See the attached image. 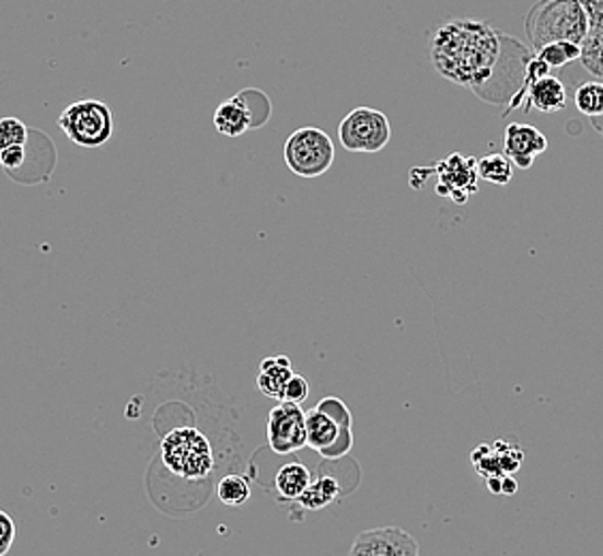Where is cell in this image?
Listing matches in <instances>:
<instances>
[{
    "instance_id": "6da1fadb",
    "label": "cell",
    "mask_w": 603,
    "mask_h": 556,
    "mask_svg": "<svg viewBox=\"0 0 603 556\" xmlns=\"http://www.w3.org/2000/svg\"><path fill=\"white\" fill-rule=\"evenodd\" d=\"M510 42L484 22L452 20L434 33L430 58L441 78L486 99L508 60Z\"/></svg>"
},
{
    "instance_id": "7a4b0ae2",
    "label": "cell",
    "mask_w": 603,
    "mask_h": 556,
    "mask_svg": "<svg viewBox=\"0 0 603 556\" xmlns=\"http://www.w3.org/2000/svg\"><path fill=\"white\" fill-rule=\"evenodd\" d=\"M526 31L535 49L553 42L582 44L589 33V18L580 0H542L526 18Z\"/></svg>"
},
{
    "instance_id": "3957f363",
    "label": "cell",
    "mask_w": 603,
    "mask_h": 556,
    "mask_svg": "<svg viewBox=\"0 0 603 556\" xmlns=\"http://www.w3.org/2000/svg\"><path fill=\"white\" fill-rule=\"evenodd\" d=\"M306 448L320 452L327 461L351 452L353 417L340 398L325 396L317 407L306 412Z\"/></svg>"
},
{
    "instance_id": "277c9868",
    "label": "cell",
    "mask_w": 603,
    "mask_h": 556,
    "mask_svg": "<svg viewBox=\"0 0 603 556\" xmlns=\"http://www.w3.org/2000/svg\"><path fill=\"white\" fill-rule=\"evenodd\" d=\"M165 466L183 479H204L214 468L210 441L195 428H174L161 443Z\"/></svg>"
},
{
    "instance_id": "5b68a950",
    "label": "cell",
    "mask_w": 603,
    "mask_h": 556,
    "mask_svg": "<svg viewBox=\"0 0 603 556\" xmlns=\"http://www.w3.org/2000/svg\"><path fill=\"white\" fill-rule=\"evenodd\" d=\"M58 127L73 143L98 148L114 136V114L107 103L84 99L71 103L58 118Z\"/></svg>"
},
{
    "instance_id": "8992f818",
    "label": "cell",
    "mask_w": 603,
    "mask_h": 556,
    "mask_svg": "<svg viewBox=\"0 0 603 556\" xmlns=\"http://www.w3.org/2000/svg\"><path fill=\"white\" fill-rule=\"evenodd\" d=\"M334 159V141L317 127H302L285 141V165L300 178L324 176Z\"/></svg>"
},
{
    "instance_id": "52a82bcc",
    "label": "cell",
    "mask_w": 603,
    "mask_h": 556,
    "mask_svg": "<svg viewBox=\"0 0 603 556\" xmlns=\"http://www.w3.org/2000/svg\"><path fill=\"white\" fill-rule=\"evenodd\" d=\"M338 139L349 152L376 154L390 143L392 127L383 112L372 107H356L340 120Z\"/></svg>"
},
{
    "instance_id": "ba28073f",
    "label": "cell",
    "mask_w": 603,
    "mask_h": 556,
    "mask_svg": "<svg viewBox=\"0 0 603 556\" xmlns=\"http://www.w3.org/2000/svg\"><path fill=\"white\" fill-rule=\"evenodd\" d=\"M268 445L275 454H295L306 448V412L293 403H280L268 414Z\"/></svg>"
},
{
    "instance_id": "9c48e42d",
    "label": "cell",
    "mask_w": 603,
    "mask_h": 556,
    "mask_svg": "<svg viewBox=\"0 0 603 556\" xmlns=\"http://www.w3.org/2000/svg\"><path fill=\"white\" fill-rule=\"evenodd\" d=\"M349 556H419V544L401 526H381L362 531L353 540Z\"/></svg>"
},
{
    "instance_id": "30bf717a",
    "label": "cell",
    "mask_w": 603,
    "mask_h": 556,
    "mask_svg": "<svg viewBox=\"0 0 603 556\" xmlns=\"http://www.w3.org/2000/svg\"><path fill=\"white\" fill-rule=\"evenodd\" d=\"M434 174L439 176L437 193L464 204L473 193H477V161L473 157H464L461 152H452L448 159L434 165Z\"/></svg>"
},
{
    "instance_id": "8fae6325",
    "label": "cell",
    "mask_w": 603,
    "mask_h": 556,
    "mask_svg": "<svg viewBox=\"0 0 603 556\" xmlns=\"http://www.w3.org/2000/svg\"><path fill=\"white\" fill-rule=\"evenodd\" d=\"M506 157L520 170H529L533 161L546 152L548 139L533 125L511 123L506 129Z\"/></svg>"
},
{
    "instance_id": "7c38bea8",
    "label": "cell",
    "mask_w": 603,
    "mask_h": 556,
    "mask_svg": "<svg viewBox=\"0 0 603 556\" xmlns=\"http://www.w3.org/2000/svg\"><path fill=\"white\" fill-rule=\"evenodd\" d=\"M214 127L225 138H240L253 127V112L244 103V94L232 96L217 107Z\"/></svg>"
},
{
    "instance_id": "4fadbf2b",
    "label": "cell",
    "mask_w": 603,
    "mask_h": 556,
    "mask_svg": "<svg viewBox=\"0 0 603 556\" xmlns=\"http://www.w3.org/2000/svg\"><path fill=\"white\" fill-rule=\"evenodd\" d=\"M526 101H529V107H533L537 112L555 114V112L565 109L567 91L560 80L553 76H546L526 89Z\"/></svg>"
},
{
    "instance_id": "5bb4252c",
    "label": "cell",
    "mask_w": 603,
    "mask_h": 556,
    "mask_svg": "<svg viewBox=\"0 0 603 556\" xmlns=\"http://www.w3.org/2000/svg\"><path fill=\"white\" fill-rule=\"evenodd\" d=\"M291 377H293L291 360L287 356H272V358H266L259 367L257 387L264 396L280 401L282 392H285V385L289 383Z\"/></svg>"
},
{
    "instance_id": "9a60e30c",
    "label": "cell",
    "mask_w": 603,
    "mask_h": 556,
    "mask_svg": "<svg viewBox=\"0 0 603 556\" xmlns=\"http://www.w3.org/2000/svg\"><path fill=\"white\" fill-rule=\"evenodd\" d=\"M311 482H313L311 468L302 463L282 464L275 477L277 493L285 501H298V497L309 488Z\"/></svg>"
},
{
    "instance_id": "2e32d148",
    "label": "cell",
    "mask_w": 603,
    "mask_h": 556,
    "mask_svg": "<svg viewBox=\"0 0 603 556\" xmlns=\"http://www.w3.org/2000/svg\"><path fill=\"white\" fill-rule=\"evenodd\" d=\"M340 495V486L336 482V477L332 475H322L317 479H313L309 484V488L298 497V506L306 511H320L327 508L329 503L336 501V497Z\"/></svg>"
},
{
    "instance_id": "e0dca14e",
    "label": "cell",
    "mask_w": 603,
    "mask_h": 556,
    "mask_svg": "<svg viewBox=\"0 0 603 556\" xmlns=\"http://www.w3.org/2000/svg\"><path fill=\"white\" fill-rule=\"evenodd\" d=\"M477 176L492 185H510L513 178V163L506 154H486L477 161Z\"/></svg>"
},
{
    "instance_id": "ac0fdd59",
    "label": "cell",
    "mask_w": 603,
    "mask_h": 556,
    "mask_svg": "<svg viewBox=\"0 0 603 556\" xmlns=\"http://www.w3.org/2000/svg\"><path fill=\"white\" fill-rule=\"evenodd\" d=\"M217 497L223 506L240 508L251 499V484L242 475H225L217 486Z\"/></svg>"
},
{
    "instance_id": "d6986e66",
    "label": "cell",
    "mask_w": 603,
    "mask_h": 556,
    "mask_svg": "<svg viewBox=\"0 0 603 556\" xmlns=\"http://www.w3.org/2000/svg\"><path fill=\"white\" fill-rule=\"evenodd\" d=\"M576 107L589 118L603 116V82H587L578 86Z\"/></svg>"
},
{
    "instance_id": "ffe728a7",
    "label": "cell",
    "mask_w": 603,
    "mask_h": 556,
    "mask_svg": "<svg viewBox=\"0 0 603 556\" xmlns=\"http://www.w3.org/2000/svg\"><path fill=\"white\" fill-rule=\"evenodd\" d=\"M580 60L589 73L603 78V31H591L580 44Z\"/></svg>"
},
{
    "instance_id": "44dd1931",
    "label": "cell",
    "mask_w": 603,
    "mask_h": 556,
    "mask_svg": "<svg viewBox=\"0 0 603 556\" xmlns=\"http://www.w3.org/2000/svg\"><path fill=\"white\" fill-rule=\"evenodd\" d=\"M537 58L544 60L550 69L553 67H565L580 58V46L571 42H553L537 49Z\"/></svg>"
},
{
    "instance_id": "7402d4cb",
    "label": "cell",
    "mask_w": 603,
    "mask_h": 556,
    "mask_svg": "<svg viewBox=\"0 0 603 556\" xmlns=\"http://www.w3.org/2000/svg\"><path fill=\"white\" fill-rule=\"evenodd\" d=\"M28 127L18 118H0V150L9 146H26Z\"/></svg>"
},
{
    "instance_id": "603a6c76",
    "label": "cell",
    "mask_w": 603,
    "mask_h": 556,
    "mask_svg": "<svg viewBox=\"0 0 603 556\" xmlns=\"http://www.w3.org/2000/svg\"><path fill=\"white\" fill-rule=\"evenodd\" d=\"M311 394V385L306 381V377L302 374H295L289 379V383L285 385V392H282V398L280 403H293V405H302Z\"/></svg>"
},
{
    "instance_id": "cb8c5ba5",
    "label": "cell",
    "mask_w": 603,
    "mask_h": 556,
    "mask_svg": "<svg viewBox=\"0 0 603 556\" xmlns=\"http://www.w3.org/2000/svg\"><path fill=\"white\" fill-rule=\"evenodd\" d=\"M495 452H497V459H499V464H501V471L503 473H515L520 468V463H522V452L513 445H503L501 441L495 445Z\"/></svg>"
},
{
    "instance_id": "d4e9b609",
    "label": "cell",
    "mask_w": 603,
    "mask_h": 556,
    "mask_svg": "<svg viewBox=\"0 0 603 556\" xmlns=\"http://www.w3.org/2000/svg\"><path fill=\"white\" fill-rule=\"evenodd\" d=\"M26 163V148L24 146H9L0 150V165L13 174L18 170H22V165Z\"/></svg>"
},
{
    "instance_id": "484cf974",
    "label": "cell",
    "mask_w": 603,
    "mask_h": 556,
    "mask_svg": "<svg viewBox=\"0 0 603 556\" xmlns=\"http://www.w3.org/2000/svg\"><path fill=\"white\" fill-rule=\"evenodd\" d=\"M15 540V522L9 513L0 510V556L7 555Z\"/></svg>"
},
{
    "instance_id": "4316f807",
    "label": "cell",
    "mask_w": 603,
    "mask_h": 556,
    "mask_svg": "<svg viewBox=\"0 0 603 556\" xmlns=\"http://www.w3.org/2000/svg\"><path fill=\"white\" fill-rule=\"evenodd\" d=\"M591 31H603V0H580Z\"/></svg>"
},
{
    "instance_id": "83f0119b",
    "label": "cell",
    "mask_w": 603,
    "mask_h": 556,
    "mask_svg": "<svg viewBox=\"0 0 603 556\" xmlns=\"http://www.w3.org/2000/svg\"><path fill=\"white\" fill-rule=\"evenodd\" d=\"M518 490V484L515 479L511 477L510 473L503 475V482H501V495H513Z\"/></svg>"
}]
</instances>
